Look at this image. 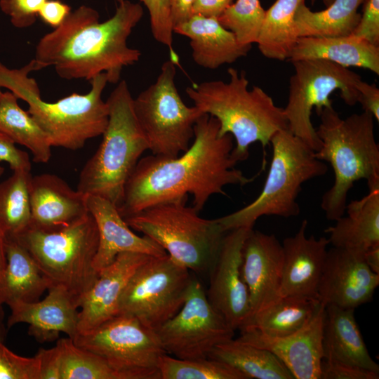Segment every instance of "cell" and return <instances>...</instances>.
I'll return each instance as SVG.
<instances>
[{
    "mask_svg": "<svg viewBox=\"0 0 379 379\" xmlns=\"http://www.w3.org/2000/svg\"><path fill=\"white\" fill-rule=\"evenodd\" d=\"M159 368L161 379H248L233 366L211 358L180 359L165 354Z\"/></svg>",
    "mask_w": 379,
    "mask_h": 379,
    "instance_id": "obj_36",
    "label": "cell"
},
{
    "mask_svg": "<svg viewBox=\"0 0 379 379\" xmlns=\"http://www.w3.org/2000/svg\"><path fill=\"white\" fill-rule=\"evenodd\" d=\"M2 93H2V91H1V89H0V98H1V96Z\"/></svg>",
    "mask_w": 379,
    "mask_h": 379,
    "instance_id": "obj_55",
    "label": "cell"
},
{
    "mask_svg": "<svg viewBox=\"0 0 379 379\" xmlns=\"http://www.w3.org/2000/svg\"><path fill=\"white\" fill-rule=\"evenodd\" d=\"M322 1L324 6L327 7L333 1V0H322Z\"/></svg>",
    "mask_w": 379,
    "mask_h": 379,
    "instance_id": "obj_52",
    "label": "cell"
},
{
    "mask_svg": "<svg viewBox=\"0 0 379 379\" xmlns=\"http://www.w3.org/2000/svg\"><path fill=\"white\" fill-rule=\"evenodd\" d=\"M316 130L321 142L315 157L328 162L334 182L321 199V208L329 220L345 213L347 194L354 183L366 180L368 189L379 187V145L374 135V118L368 112L342 119L333 105L318 114Z\"/></svg>",
    "mask_w": 379,
    "mask_h": 379,
    "instance_id": "obj_5",
    "label": "cell"
},
{
    "mask_svg": "<svg viewBox=\"0 0 379 379\" xmlns=\"http://www.w3.org/2000/svg\"><path fill=\"white\" fill-rule=\"evenodd\" d=\"M120 3L123 0H115ZM148 10L150 28L153 37L159 43L167 46L170 60L179 63V57L173 46V26L172 24L169 0H140Z\"/></svg>",
    "mask_w": 379,
    "mask_h": 379,
    "instance_id": "obj_38",
    "label": "cell"
},
{
    "mask_svg": "<svg viewBox=\"0 0 379 379\" xmlns=\"http://www.w3.org/2000/svg\"><path fill=\"white\" fill-rule=\"evenodd\" d=\"M307 220L298 231L284 239L281 297L300 295L317 298V290L329 241L324 237H307Z\"/></svg>",
    "mask_w": 379,
    "mask_h": 379,
    "instance_id": "obj_20",
    "label": "cell"
},
{
    "mask_svg": "<svg viewBox=\"0 0 379 379\" xmlns=\"http://www.w3.org/2000/svg\"><path fill=\"white\" fill-rule=\"evenodd\" d=\"M154 331L166 353L180 359L208 358L216 345L234 335L195 277L181 309Z\"/></svg>",
    "mask_w": 379,
    "mask_h": 379,
    "instance_id": "obj_14",
    "label": "cell"
},
{
    "mask_svg": "<svg viewBox=\"0 0 379 379\" xmlns=\"http://www.w3.org/2000/svg\"><path fill=\"white\" fill-rule=\"evenodd\" d=\"M194 0H169L171 16L173 28L187 20L192 15Z\"/></svg>",
    "mask_w": 379,
    "mask_h": 379,
    "instance_id": "obj_48",
    "label": "cell"
},
{
    "mask_svg": "<svg viewBox=\"0 0 379 379\" xmlns=\"http://www.w3.org/2000/svg\"><path fill=\"white\" fill-rule=\"evenodd\" d=\"M272 156L263 188L248 205L225 216L216 218L225 232L239 228H253L263 215L285 218L300 214L297 198L305 182L326 174L324 161L315 152L288 128L272 138Z\"/></svg>",
    "mask_w": 379,
    "mask_h": 379,
    "instance_id": "obj_7",
    "label": "cell"
},
{
    "mask_svg": "<svg viewBox=\"0 0 379 379\" xmlns=\"http://www.w3.org/2000/svg\"><path fill=\"white\" fill-rule=\"evenodd\" d=\"M72 340L103 359L121 379H161L159 361L167 353L155 331L134 317L118 314Z\"/></svg>",
    "mask_w": 379,
    "mask_h": 379,
    "instance_id": "obj_12",
    "label": "cell"
},
{
    "mask_svg": "<svg viewBox=\"0 0 379 379\" xmlns=\"http://www.w3.org/2000/svg\"><path fill=\"white\" fill-rule=\"evenodd\" d=\"M292 64L295 72L289 80L288 98L284 108L288 130L317 152L321 142L312 124L313 108L319 114L324 107L333 105L329 97L335 90L340 91L346 105H355L358 102L357 85L361 77L347 67L323 59Z\"/></svg>",
    "mask_w": 379,
    "mask_h": 379,
    "instance_id": "obj_11",
    "label": "cell"
},
{
    "mask_svg": "<svg viewBox=\"0 0 379 379\" xmlns=\"http://www.w3.org/2000/svg\"><path fill=\"white\" fill-rule=\"evenodd\" d=\"M352 34L379 46V0H365L359 21Z\"/></svg>",
    "mask_w": 379,
    "mask_h": 379,
    "instance_id": "obj_41",
    "label": "cell"
},
{
    "mask_svg": "<svg viewBox=\"0 0 379 379\" xmlns=\"http://www.w3.org/2000/svg\"><path fill=\"white\" fill-rule=\"evenodd\" d=\"M283 261L282 244L275 235L253 229L249 231L241 262L242 277L249 293L248 319L281 298Z\"/></svg>",
    "mask_w": 379,
    "mask_h": 379,
    "instance_id": "obj_18",
    "label": "cell"
},
{
    "mask_svg": "<svg viewBox=\"0 0 379 379\" xmlns=\"http://www.w3.org/2000/svg\"><path fill=\"white\" fill-rule=\"evenodd\" d=\"M4 168L3 167V166L1 165V162H0V178H1V176L4 175Z\"/></svg>",
    "mask_w": 379,
    "mask_h": 379,
    "instance_id": "obj_53",
    "label": "cell"
},
{
    "mask_svg": "<svg viewBox=\"0 0 379 379\" xmlns=\"http://www.w3.org/2000/svg\"><path fill=\"white\" fill-rule=\"evenodd\" d=\"M305 0H276L265 11L256 41L258 49L267 58L288 60L299 36L294 17Z\"/></svg>",
    "mask_w": 379,
    "mask_h": 379,
    "instance_id": "obj_31",
    "label": "cell"
},
{
    "mask_svg": "<svg viewBox=\"0 0 379 379\" xmlns=\"http://www.w3.org/2000/svg\"><path fill=\"white\" fill-rule=\"evenodd\" d=\"M176 64L165 61L154 83L133 98V109L152 154L173 158L185 152L203 113L182 101L175 84Z\"/></svg>",
    "mask_w": 379,
    "mask_h": 379,
    "instance_id": "obj_10",
    "label": "cell"
},
{
    "mask_svg": "<svg viewBox=\"0 0 379 379\" xmlns=\"http://www.w3.org/2000/svg\"><path fill=\"white\" fill-rule=\"evenodd\" d=\"M106 102L109 118L102 142L80 171L77 190L84 195L105 198L118 208L126 181L149 147L125 80L119 81Z\"/></svg>",
    "mask_w": 379,
    "mask_h": 379,
    "instance_id": "obj_6",
    "label": "cell"
},
{
    "mask_svg": "<svg viewBox=\"0 0 379 379\" xmlns=\"http://www.w3.org/2000/svg\"><path fill=\"white\" fill-rule=\"evenodd\" d=\"M219 128L218 121L204 114L194 126L192 144L181 156L140 158L126 181L117 208L122 218L189 194L193 207L200 212L211 196L227 195L225 187L252 182L255 177L247 178L235 168L233 137L220 136Z\"/></svg>",
    "mask_w": 379,
    "mask_h": 379,
    "instance_id": "obj_1",
    "label": "cell"
},
{
    "mask_svg": "<svg viewBox=\"0 0 379 379\" xmlns=\"http://www.w3.org/2000/svg\"><path fill=\"white\" fill-rule=\"evenodd\" d=\"M228 82L208 81L186 88L187 96L203 113L219 122V135L230 134L236 145L232 157L237 161L249 156V147L258 142L263 149L274 135L288 128L284 108L277 106L271 96L259 86L248 89L244 71L230 67Z\"/></svg>",
    "mask_w": 379,
    "mask_h": 379,
    "instance_id": "obj_3",
    "label": "cell"
},
{
    "mask_svg": "<svg viewBox=\"0 0 379 379\" xmlns=\"http://www.w3.org/2000/svg\"><path fill=\"white\" fill-rule=\"evenodd\" d=\"M39 359L18 355L0 341V379H40Z\"/></svg>",
    "mask_w": 379,
    "mask_h": 379,
    "instance_id": "obj_39",
    "label": "cell"
},
{
    "mask_svg": "<svg viewBox=\"0 0 379 379\" xmlns=\"http://www.w3.org/2000/svg\"><path fill=\"white\" fill-rule=\"evenodd\" d=\"M233 0H194L192 15L218 18Z\"/></svg>",
    "mask_w": 379,
    "mask_h": 379,
    "instance_id": "obj_47",
    "label": "cell"
},
{
    "mask_svg": "<svg viewBox=\"0 0 379 379\" xmlns=\"http://www.w3.org/2000/svg\"><path fill=\"white\" fill-rule=\"evenodd\" d=\"M6 257L0 278V304L39 300L48 284L28 251L16 239L6 236Z\"/></svg>",
    "mask_w": 379,
    "mask_h": 379,
    "instance_id": "obj_28",
    "label": "cell"
},
{
    "mask_svg": "<svg viewBox=\"0 0 379 379\" xmlns=\"http://www.w3.org/2000/svg\"><path fill=\"white\" fill-rule=\"evenodd\" d=\"M173 32L190 39L194 61L200 67L215 69L246 56L252 45L240 43L217 18L192 15L175 26Z\"/></svg>",
    "mask_w": 379,
    "mask_h": 379,
    "instance_id": "obj_24",
    "label": "cell"
},
{
    "mask_svg": "<svg viewBox=\"0 0 379 379\" xmlns=\"http://www.w3.org/2000/svg\"><path fill=\"white\" fill-rule=\"evenodd\" d=\"M86 204L98 231V247L93 261V267L98 272L112 263L121 253H139L152 256L167 254L150 238L135 234L120 215L117 206L109 200L98 196L86 195Z\"/></svg>",
    "mask_w": 379,
    "mask_h": 379,
    "instance_id": "obj_23",
    "label": "cell"
},
{
    "mask_svg": "<svg viewBox=\"0 0 379 379\" xmlns=\"http://www.w3.org/2000/svg\"><path fill=\"white\" fill-rule=\"evenodd\" d=\"M0 304V341H4L6 335V330L4 324V312Z\"/></svg>",
    "mask_w": 379,
    "mask_h": 379,
    "instance_id": "obj_51",
    "label": "cell"
},
{
    "mask_svg": "<svg viewBox=\"0 0 379 379\" xmlns=\"http://www.w3.org/2000/svg\"><path fill=\"white\" fill-rule=\"evenodd\" d=\"M265 11L260 0H237L218 18L219 22L234 34L243 44L256 43Z\"/></svg>",
    "mask_w": 379,
    "mask_h": 379,
    "instance_id": "obj_37",
    "label": "cell"
},
{
    "mask_svg": "<svg viewBox=\"0 0 379 379\" xmlns=\"http://www.w3.org/2000/svg\"><path fill=\"white\" fill-rule=\"evenodd\" d=\"M29 227L54 231L65 227L88 212L86 195L73 190L56 175L32 176L29 183Z\"/></svg>",
    "mask_w": 379,
    "mask_h": 379,
    "instance_id": "obj_22",
    "label": "cell"
},
{
    "mask_svg": "<svg viewBox=\"0 0 379 379\" xmlns=\"http://www.w3.org/2000/svg\"><path fill=\"white\" fill-rule=\"evenodd\" d=\"M324 359L339 361L379 373L354 317V310L326 305L322 340Z\"/></svg>",
    "mask_w": 379,
    "mask_h": 379,
    "instance_id": "obj_25",
    "label": "cell"
},
{
    "mask_svg": "<svg viewBox=\"0 0 379 379\" xmlns=\"http://www.w3.org/2000/svg\"><path fill=\"white\" fill-rule=\"evenodd\" d=\"M142 15L140 4L123 0L114 14L100 22L95 9L80 6L40 39L34 59L42 69L54 67L64 79L90 81L105 73L108 83L116 84L123 69L141 56L140 51L127 45V40Z\"/></svg>",
    "mask_w": 379,
    "mask_h": 379,
    "instance_id": "obj_2",
    "label": "cell"
},
{
    "mask_svg": "<svg viewBox=\"0 0 379 379\" xmlns=\"http://www.w3.org/2000/svg\"><path fill=\"white\" fill-rule=\"evenodd\" d=\"M41 69L34 58L19 69L8 68L0 62V88H8L27 103V112L48 135L52 147L77 150L88 140L102 135L109 118L108 105L102 98L108 83L106 74L89 81L87 93H74L48 102L41 98L36 81L29 77Z\"/></svg>",
    "mask_w": 379,
    "mask_h": 379,
    "instance_id": "obj_4",
    "label": "cell"
},
{
    "mask_svg": "<svg viewBox=\"0 0 379 379\" xmlns=\"http://www.w3.org/2000/svg\"><path fill=\"white\" fill-rule=\"evenodd\" d=\"M320 304L317 298L283 296L255 313L239 330H253L272 338L286 337L307 324Z\"/></svg>",
    "mask_w": 379,
    "mask_h": 379,
    "instance_id": "obj_29",
    "label": "cell"
},
{
    "mask_svg": "<svg viewBox=\"0 0 379 379\" xmlns=\"http://www.w3.org/2000/svg\"><path fill=\"white\" fill-rule=\"evenodd\" d=\"M71 13V7L60 0H47L39 11L38 16L47 25L56 28Z\"/></svg>",
    "mask_w": 379,
    "mask_h": 379,
    "instance_id": "obj_44",
    "label": "cell"
},
{
    "mask_svg": "<svg viewBox=\"0 0 379 379\" xmlns=\"http://www.w3.org/2000/svg\"><path fill=\"white\" fill-rule=\"evenodd\" d=\"M18 98L11 91L0 98V131L13 142L28 149L36 163H48L51 157L49 138L34 118L18 103Z\"/></svg>",
    "mask_w": 379,
    "mask_h": 379,
    "instance_id": "obj_32",
    "label": "cell"
},
{
    "mask_svg": "<svg viewBox=\"0 0 379 379\" xmlns=\"http://www.w3.org/2000/svg\"><path fill=\"white\" fill-rule=\"evenodd\" d=\"M0 162H6L12 171H31L28 154L18 149L4 133L0 131Z\"/></svg>",
    "mask_w": 379,
    "mask_h": 379,
    "instance_id": "obj_43",
    "label": "cell"
},
{
    "mask_svg": "<svg viewBox=\"0 0 379 379\" xmlns=\"http://www.w3.org/2000/svg\"><path fill=\"white\" fill-rule=\"evenodd\" d=\"M358 102L364 111L373 115L379 121V88L375 84H368L360 80L357 85Z\"/></svg>",
    "mask_w": 379,
    "mask_h": 379,
    "instance_id": "obj_45",
    "label": "cell"
},
{
    "mask_svg": "<svg viewBox=\"0 0 379 379\" xmlns=\"http://www.w3.org/2000/svg\"><path fill=\"white\" fill-rule=\"evenodd\" d=\"M325 314L326 306L321 302L310 321L290 335L272 338L253 330H244L237 340L273 353L294 379H320Z\"/></svg>",
    "mask_w": 379,
    "mask_h": 379,
    "instance_id": "obj_17",
    "label": "cell"
},
{
    "mask_svg": "<svg viewBox=\"0 0 379 379\" xmlns=\"http://www.w3.org/2000/svg\"><path fill=\"white\" fill-rule=\"evenodd\" d=\"M323 59L345 67L367 69L379 75V46L353 34L338 37H299L289 61Z\"/></svg>",
    "mask_w": 379,
    "mask_h": 379,
    "instance_id": "obj_27",
    "label": "cell"
},
{
    "mask_svg": "<svg viewBox=\"0 0 379 379\" xmlns=\"http://www.w3.org/2000/svg\"><path fill=\"white\" fill-rule=\"evenodd\" d=\"M59 379H121L100 357L76 345L70 338H60Z\"/></svg>",
    "mask_w": 379,
    "mask_h": 379,
    "instance_id": "obj_35",
    "label": "cell"
},
{
    "mask_svg": "<svg viewBox=\"0 0 379 379\" xmlns=\"http://www.w3.org/2000/svg\"><path fill=\"white\" fill-rule=\"evenodd\" d=\"M13 237L30 253L46 279L48 289L65 290L80 306L98 276L93 261L99 236L91 213L57 230L29 227Z\"/></svg>",
    "mask_w": 379,
    "mask_h": 379,
    "instance_id": "obj_8",
    "label": "cell"
},
{
    "mask_svg": "<svg viewBox=\"0 0 379 379\" xmlns=\"http://www.w3.org/2000/svg\"><path fill=\"white\" fill-rule=\"evenodd\" d=\"M312 4H314V3L316 1V0H310Z\"/></svg>",
    "mask_w": 379,
    "mask_h": 379,
    "instance_id": "obj_54",
    "label": "cell"
},
{
    "mask_svg": "<svg viewBox=\"0 0 379 379\" xmlns=\"http://www.w3.org/2000/svg\"><path fill=\"white\" fill-rule=\"evenodd\" d=\"M59 348H41L35 355L39 361L40 379H59Z\"/></svg>",
    "mask_w": 379,
    "mask_h": 379,
    "instance_id": "obj_46",
    "label": "cell"
},
{
    "mask_svg": "<svg viewBox=\"0 0 379 379\" xmlns=\"http://www.w3.org/2000/svg\"><path fill=\"white\" fill-rule=\"evenodd\" d=\"M364 260L371 271L379 274V244L368 248L364 254Z\"/></svg>",
    "mask_w": 379,
    "mask_h": 379,
    "instance_id": "obj_49",
    "label": "cell"
},
{
    "mask_svg": "<svg viewBox=\"0 0 379 379\" xmlns=\"http://www.w3.org/2000/svg\"><path fill=\"white\" fill-rule=\"evenodd\" d=\"M365 0H333L326 9L314 12L305 3L298 8L294 21L299 37H338L352 34Z\"/></svg>",
    "mask_w": 379,
    "mask_h": 379,
    "instance_id": "obj_30",
    "label": "cell"
},
{
    "mask_svg": "<svg viewBox=\"0 0 379 379\" xmlns=\"http://www.w3.org/2000/svg\"><path fill=\"white\" fill-rule=\"evenodd\" d=\"M187 200L185 196L161 202L123 218L190 271L209 273L228 231L217 219L201 218Z\"/></svg>",
    "mask_w": 379,
    "mask_h": 379,
    "instance_id": "obj_9",
    "label": "cell"
},
{
    "mask_svg": "<svg viewBox=\"0 0 379 379\" xmlns=\"http://www.w3.org/2000/svg\"><path fill=\"white\" fill-rule=\"evenodd\" d=\"M364 254L336 247L327 251L317 290L322 304L355 310L372 300L379 274L370 270Z\"/></svg>",
    "mask_w": 379,
    "mask_h": 379,
    "instance_id": "obj_16",
    "label": "cell"
},
{
    "mask_svg": "<svg viewBox=\"0 0 379 379\" xmlns=\"http://www.w3.org/2000/svg\"><path fill=\"white\" fill-rule=\"evenodd\" d=\"M345 213L324 230L333 247L364 253L379 244V187L347 204Z\"/></svg>",
    "mask_w": 379,
    "mask_h": 379,
    "instance_id": "obj_26",
    "label": "cell"
},
{
    "mask_svg": "<svg viewBox=\"0 0 379 379\" xmlns=\"http://www.w3.org/2000/svg\"><path fill=\"white\" fill-rule=\"evenodd\" d=\"M379 373L335 361L322 359L320 379H378Z\"/></svg>",
    "mask_w": 379,
    "mask_h": 379,
    "instance_id": "obj_42",
    "label": "cell"
},
{
    "mask_svg": "<svg viewBox=\"0 0 379 379\" xmlns=\"http://www.w3.org/2000/svg\"><path fill=\"white\" fill-rule=\"evenodd\" d=\"M47 0H0V9L9 16L11 24L16 28L32 26L39 11Z\"/></svg>",
    "mask_w": 379,
    "mask_h": 379,
    "instance_id": "obj_40",
    "label": "cell"
},
{
    "mask_svg": "<svg viewBox=\"0 0 379 379\" xmlns=\"http://www.w3.org/2000/svg\"><path fill=\"white\" fill-rule=\"evenodd\" d=\"M6 234L0 225V278L4 272L6 263Z\"/></svg>",
    "mask_w": 379,
    "mask_h": 379,
    "instance_id": "obj_50",
    "label": "cell"
},
{
    "mask_svg": "<svg viewBox=\"0 0 379 379\" xmlns=\"http://www.w3.org/2000/svg\"><path fill=\"white\" fill-rule=\"evenodd\" d=\"M193 278L189 269L168 254L152 256L126 284L118 314L134 317L156 330L181 309Z\"/></svg>",
    "mask_w": 379,
    "mask_h": 379,
    "instance_id": "obj_13",
    "label": "cell"
},
{
    "mask_svg": "<svg viewBox=\"0 0 379 379\" xmlns=\"http://www.w3.org/2000/svg\"><path fill=\"white\" fill-rule=\"evenodd\" d=\"M208 358L225 362L248 379H294L281 361L271 352L233 338L216 345Z\"/></svg>",
    "mask_w": 379,
    "mask_h": 379,
    "instance_id": "obj_33",
    "label": "cell"
},
{
    "mask_svg": "<svg viewBox=\"0 0 379 379\" xmlns=\"http://www.w3.org/2000/svg\"><path fill=\"white\" fill-rule=\"evenodd\" d=\"M48 291L42 300L9 305L8 327L27 324L29 334L41 343L56 339L60 333L74 338L78 334L79 304L62 288H51Z\"/></svg>",
    "mask_w": 379,
    "mask_h": 379,
    "instance_id": "obj_21",
    "label": "cell"
},
{
    "mask_svg": "<svg viewBox=\"0 0 379 379\" xmlns=\"http://www.w3.org/2000/svg\"><path fill=\"white\" fill-rule=\"evenodd\" d=\"M251 229L239 227L226 233L209 271V287L206 292L209 302L234 331L245 324L251 311L241 262L244 243Z\"/></svg>",
    "mask_w": 379,
    "mask_h": 379,
    "instance_id": "obj_15",
    "label": "cell"
},
{
    "mask_svg": "<svg viewBox=\"0 0 379 379\" xmlns=\"http://www.w3.org/2000/svg\"><path fill=\"white\" fill-rule=\"evenodd\" d=\"M31 171L15 170L0 182V225L6 236L16 237L29 227Z\"/></svg>",
    "mask_w": 379,
    "mask_h": 379,
    "instance_id": "obj_34",
    "label": "cell"
},
{
    "mask_svg": "<svg viewBox=\"0 0 379 379\" xmlns=\"http://www.w3.org/2000/svg\"><path fill=\"white\" fill-rule=\"evenodd\" d=\"M151 257L139 253H121L98 272L80 303L78 333L88 331L118 314L119 300L126 284L138 268Z\"/></svg>",
    "mask_w": 379,
    "mask_h": 379,
    "instance_id": "obj_19",
    "label": "cell"
}]
</instances>
